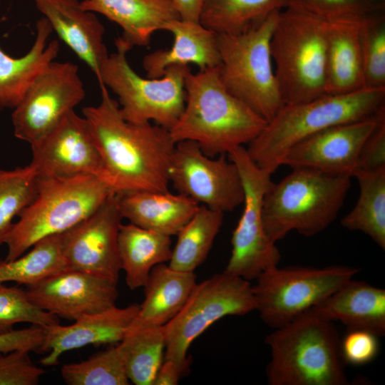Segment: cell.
<instances>
[{"label":"cell","mask_w":385,"mask_h":385,"mask_svg":"<svg viewBox=\"0 0 385 385\" xmlns=\"http://www.w3.org/2000/svg\"><path fill=\"white\" fill-rule=\"evenodd\" d=\"M101 102L83 108L100 154L106 180L118 193L168 191V170L175 143L169 130L150 122L123 119L118 103L100 85Z\"/></svg>","instance_id":"cell-1"},{"label":"cell","mask_w":385,"mask_h":385,"mask_svg":"<svg viewBox=\"0 0 385 385\" xmlns=\"http://www.w3.org/2000/svg\"><path fill=\"white\" fill-rule=\"evenodd\" d=\"M361 21H326L327 94L349 93L365 88L359 45Z\"/></svg>","instance_id":"cell-26"},{"label":"cell","mask_w":385,"mask_h":385,"mask_svg":"<svg viewBox=\"0 0 385 385\" xmlns=\"http://www.w3.org/2000/svg\"><path fill=\"white\" fill-rule=\"evenodd\" d=\"M288 2L289 0H204L200 23L216 34H239L282 10Z\"/></svg>","instance_id":"cell-31"},{"label":"cell","mask_w":385,"mask_h":385,"mask_svg":"<svg viewBox=\"0 0 385 385\" xmlns=\"http://www.w3.org/2000/svg\"><path fill=\"white\" fill-rule=\"evenodd\" d=\"M80 6L120 26L123 33L118 38L129 50L148 46L167 22L180 19L173 0H83Z\"/></svg>","instance_id":"cell-22"},{"label":"cell","mask_w":385,"mask_h":385,"mask_svg":"<svg viewBox=\"0 0 385 385\" xmlns=\"http://www.w3.org/2000/svg\"><path fill=\"white\" fill-rule=\"evenodd\" d=\"M185 90L184 110L169 130L175 143L191 140L207 156L227 155L247 145L267 124L227 90L218 66L188 71Z\"/></svg>","instance_id":"cell-2"},{"label":"cell","mask_w":385,"mask_h":385,"mask_svg":"<svg viewBox=\"0 0 385 385\" xmlns=\"http://www.w3.org/2000/svg\"><path fill=\"white\" fill-rule=\"evenodd\" d=\"M46 335V328L32 325L0 334V352L24 350L43 353Z\"/></svg>","instance_id":"cell-41"},{"label":"cell","mask_w":385,"mask_h":385,"mask_svg":"<svg viewBox=\"0 0 385 385\" xmlns=\"http://www.w3.org/2000/svg\"><path fill=\"white\" fill-rule=\"evenodd\" d=\"M224 212L200 205L197 211L178 232L169 266L194 272L205 260L223 222Z\"/></svg>","instance_id":"cell-32"},{"label":"cell","mask_w":385,"mask_h":385,"mask_svg":"<svg viewBox=\"0 0 385 385\" xmlns=\"http://www.w3.org/2000/svg\"><path fill=\"white\" fill-rule=\"evenodd\" d=\"M163 30L173 34V43L169 49L157 50L143 58L148 78H160L168 67L175 65L194 63L199 70L220 66L217 34L200 23L173 20Z\"/></svg>","instance_id":"cell-23"},{"label":"cell","mask_w":385,"mask_h":385,"mask_svg":"<svg viewBox=\"0 0 385 385\" xmlns=\"http://www.w3.org/2000/svg\"><path fill=\"white\" fill-rule=\"evenodd\" d=\"M29 323L44 328L59 324L58 317L34 304L26 289L18 284H0V334L14 330L18 323Z\"/></svg>","instance_id":"cell-37"},{"label":"cell","mask_w":385,"mask_h":385,"mask_svg":"<svg viewBox=\"0 0 385 385\" xmlns=\"http://www.w3.org/2000/svg\"><path fill=\"white\" fill-rule=\"evenodd\" d=\"M379 337L365 330H348L340 342L341 355L344 364L364 365L376 356Z\"/></svg>","instance_id":"cell-40"},{"label":"cell","mask_w":385,"mask_h":385,"mask_svg":"<svg viewBox=\"0 0 385 385\" xmlns=\"http://www.w3.org/2000/svg\"><path fill=\"white\" fill-rule=\"evenodd\" d=\"M116 51L109 54L97 79L118 97L120 113L132 123L154 121L170 130L182 114L185 103V80L188 66H171L160 78H143L126 58L130 50L118 37Z\"/></svg>","instance_id":"cell-9"},{"label":"cell","mask_w":385,"mask_h":385,"mask_svg":"<svg viewBox=\"0 0 385 385\" xmlns=\"http://www.w3.org/2000/svg\"><path fill=\"white\" fill-rule=\"evenodd\" d=\"M61 374L68 385L130 384L117 344H112L86 360L63 365Z\"/></svg>","instance_id":"cell-35"},{"label":"cell","mask_w":385,"mask_h":385,"mask_svg":"<svg viewBox=\"0 0 385 385\" xmlns=\"http://www.w3.org/2000/svg\"><path fill=\"white\" fill-rule=\"evenodd\" d=\"M359 195L353 209L342 220L341 225L351 231L368 235L385 249V166L370 170H356Z\"/></svg>","instance_id":"cell-30"},{"label":"cell","mask_w":385,"mask_h":385,"mask_svg":"<svg viewBox=\"0 0 385 385\" xmlns=\"http://www.w3.org/2000/svg\"><path fill=\"white\" fill-rule=\"evenodd\" d=\"M204 0H173L176 10L183 21L200 23Z\"/></svg>","instance_id":"cell-44"},{"label":"cell","mask_w":385,"mask_h":385,"mask_svg":"<svg viewBox=\"0 0 385 385\" xmlns=\"http://www.w3.org/2000/svg\"><path fill=\"white\" fill-rule=\"evenodd\" d=\"M34 42L23 56L13 58L0 47V111L14 109L36 78L57 57L59 41L48 43L53 32L48 21L42 17L36 25Z\"/></svg>","instance_id":"cell-25"},{"label":"cell","mask_w":385,"mask_h":385,"mask_svg":"<svg viewBox=\"0 0 385 385\" xmlns=\"http://www.w3.org/2000/svg\"><path fill=\"white\" fill-rule=\"evenodd\" d=\"M364 87L385 88V16L383 11L364 19L359 26Z\"/></svg>","instance_id":"cell-36"},{"label":"cell","mask_w":385,"mask_h":385,"mask_svg":"<svg viewBox=\"0 0 385 385\" xmlns=\"http://www.w3.org/2000/svg\"><path fill=\"white\" fill-rule=\"evenodd\" d=\"M123 218L139 227L169 236L177 235L197 211L190 197L168 191L138 190L120 193Z\"/></svg>","instance_id":"cell-24"},{"label":"cell","mask_w":385,"mask_h":385,"mask_svg":"<svg viewBox=\"0 0 385 385\" xmlns=\"http://www.w3.org/2000/svg\"><path fill=\"white\" fill-rule=\"evenodd\" d=\"M31 147L32 160L29 165L38 178L91 175L108 184L86 120L74 110Z\"/></svg>","instance_id":"cell-16"},{"label":"cell","mask_w":385,"mask_h":385,"mask_svg":"<svg viewBox=\"0 0 385 385\" xmlns=\"http://www.w3.org/2000/svg\"><path fill=\"white\" fill-rule=\"evenodd\" d=\"M85 96L78 66L68 61H52L14 108L15 137L31 145L56 125Z\"/></svg>","instance_id":"cell-14"},{"label":"cell","mask_w":385,"mask_h":385,"mask_svg":"<svg viewBox=\"0 0 385 385\" xmlns=\"http://www.w3.org/2000/svg\"><path fill=\"white\" fill-rule=\"evenodd\" d=\"M384 119L385 111L374 117L316 133L294 145L284 155L282 165L351 178L365 141Z\"/></svg>","instance_id":"cell-17"},{"label":"cell","mask_w":385,"mask_h":385,"mask_svg":"<svg viewBox=\"0 0 385 385\" xmlns=\"http://www.w3.org/2000/svg\"><path fill=\"white\" fill-rule=\"evenodd\" d=\"M237 167L244 190V208L232 235V252L224 272L247 281L278 266L281 255L267 237L262 220L265 194L272 183L270 173L259 168L244 146L227 154Z\"/></svg>","instance_id":"cell-12"},{"label":"cell","mask_w":385,"mask_h":385,"mask_svg":"<svg viewBox=\"0 0 385 385\" xmlns=\"http://www.w3.org/2000/svg\"><path fill=\"white\" fill-rule=\"evenodd\" d=\"M120 193L113 192L93 212L61 233L68 268L118 282L121 265L118 232L123 219Z\"/></svg>","instance_id":"cell-15"},{"label":"cell","mask_w":385,"mask_h":385,"mask_svg":"<svg viewBox=\"0 0 385 385\" xmlns=\"http://www.w3.org/2000/svg\"><path fill=\"white\" fill-rule=\"evenodd\" d=\"M333 322L309 309L265 338L269 385H346L344 362Z\"/></svg>","instance_id":"cell-4"},{"label":"cell","mask_w":385,"mask_h":385,"mask_svg":"<svg viewBox=\"0 0 385 385\" xmlns=\"http://www.w3.org/2000/svg\"><path fill=\"white\" fill-rule=\"evenodd\" d=\"M256 309L250 281L225 272L196 284L180 312L164 325V359L190 366L188 351L209 327L224 317L242 316Z\"/></svg>","instance_id":"cell-11"},{"label":"cell","mask_w":385,"mask_h":385,"mask_svg":"<svg viewBox=\"0 0 385 385\" xmlns=\"http://www.w3.org/2000/svg\"><path fill=\"white\" fill-rule=\"evenodd\" d=\"M350 186L349 177L307 168H294L272 182L262 210L268 238L276 243L291 231L305 237L320 233L337 218Z\"/></svg>","instance_id":"cell-5"},{"label":"cell","mask_w":385,"mask_h":385,"mask_svg":"<svg viewBox=\"0 0 385 385\" xmlns=\"http://www.w3.org/2000/svg\"><path fill=\"white\" fill-rule=\"evenodd\" d=\"M317 314L344 324L348 330L385 334V290L354 278L312 307Z\"/></svg>","instance_id":"cell-21"},{"label":"cell","mask_w":385,"mask_h":385,"mask_svg":"<svg viewBox=\"0 0 385 385\" xmlns=\"http://www.w3.org/2000/svg\"><path fill=\"white\" fill-rule=\"evenodd\" d=\"M139 304L116 306L107 310L83 316L70 325L60 324L46 328V335L40 363L56 366L65 352L87 345L114 344L120 342L136 317Z\"/></svg>","instance_id":"cell-19"},{"label":"cell","mask_w":385,"mask_h":385,"mask_svg":"<svg viewBox=\"0 0 385 385\" xmlns=\"http://www.w3.org/2000/svg\"><path fill=\"white\" fill-rule=\"evenodd\" d=\"M359 271L345 265L277 266L260 274L252 285L255 310L269 327H282L323 301Z\"/></svg>","instance_id":"cell-10"},{"label":"cell","mask_w":385,"mask_h":385,"mask_svg":"<svg viewBox=\"0 0 385 385\" xmlns=\"http://www.w3.org/2000/svg\"><path fill=\"white\" fill-rule=\"evenodd\" d=\"M117 284L108 278L68 268L26 287V292L41 309L76 321L115 307Z\"/></svg>","instance_id":"cell-18"},{"label":"cell","mask_w":385,"mask_h":385,"mask_svg":"<svg viewBox=\"0 0 385 385\" xmlns=\"http://www.w3.org/2000/svg\"><path fill=\"white\" fill-rule=\"evenodd\" d=\"M385 111V88L323 96L284 104L245 148L251 160L272 174L287 152L302 140L327 128L374 117Z\"/></svg>","instance_id":"cell-3"},{"label":"cell","mask_w":385,"mask_h":385,"mask_svg":"<svg viewBox=\"0 0 385 385\" xmlns=\"http://www.w3.org/2000/svg\"><path fill=\"white\" fill-rule=\"evenodd\" d=\"M118 242L121 270L131 290L143 287L152 269L171 257L170 236L130 222L121 224Z\"/></svg>","instance_id":"cell-28"},{"label":"cell","mask_w":385,"mask_h":385,"mask_svg":"<svg viewBox=\"0 0 385 385\" xmlns=\"http://www.w3.org/2000/svg\"><path fill=\"white\" fill-rule=\"evenodd\" d=\"M190 366L170 359H164L154 379L153 385H176L189 371Z\"/></svg>","instance_id":"cell-43"},{"label":"cell","mask_w":385,"mask_h":385,"mask_svg":"<svg viewBox=\"0 0 385 385\" xmlns=\"http://www.w3.org/2000/svg\"><path fill=\"white\" fill-rule=\"evenodd\" d=\"M37 180L30 165L11 170L0 169V245L5 244L14 217L35 198Z\"/></svg>","instance_id":"cell-34"},{"label":"cell","mask_w":385,"mask_h":385,"mask_svg":"<svg viewBox=\"0 0 385 385\" xmlns=\"http://www.w3.org/2000/svg\"><path fill=\"white\" fill-rule=\"evenodd\" d=\"M168 176L178 193L210 209L232 211L243 202V186L236 165L224 154L217 158L206 155L194 141L175 143Z\"/></svg>","instance_id":"cell-13"},{"label":"cell","mask_w":385,"mask_h":385,"mask_svg":"<svg viewBox=\"0 0 385 385\" xmlns=\"http://www.w3.org/2000/svg\"><path fill=\"white\" fill-rule=\"evenodd\" d=\"M113 192L105 181L91 175L38 178L35 198L18 215L6 238L5 260H15L41 239L69 230Z\"/></svg>","instance_id":"cell-7"},{"label":"cell","mask_w":385,"mask_h":385,"mask_svg":"<svg viewBox=\"0 0 385 385\" xmlns=\"http://www.w3.org/2000/svg\"><path fill=\"white\" fill-rule=\"evenodd\" d=\"M307 11L327 22L361 21L381 12L384 0H289L288 5Z\"/></svg>","instance_id":"cell-38"},{"label":"cell","mask_w":385,"mask_h":385,"mask_svg":"<svg viewBox=\"0 0 385 385\" xmlns=\"http://www.w3.org/2000/svg\"><path fill=\"white\" fill-rule=\"evenodd\" d=\"M117 346L129 381L153 385L165 357L164 326H147L134 319Z\"/></svg>","instance_id":"cell-29"},{"label":"cell","mask_w":385,"mask_h":385,"mask_svg":"<svg viewBox=\"0 0 385 385\" xmlns=\"http://www.w3.org/2000/svg\"><path fill=\"white\" fill-rule=\"evenodd\" d=\"M53 31L91 68L96 78L108 58L105 28L95 13L83 10L78 0H32Z\"/></svg>","instance_id":"cell-20"},{"label":"cell","mask_w":385,"mask_h":385,"mask_svg":"<svg viewBox=\"0 0 385 385\" xmlns=\"http://www.w3.org/2000/svg\"><path fill=\"white\" fill-rule=\"evenodd\" d=\"M279 11L246 31L217 34L222 83L231 94L267 123L284 106L270 51L272 34Z\"/></svg>","instance_id":"cell-8"},{"label":"cell","mask_w":385,"mask_h":385,"mask_svg":"<svg viewBox=\"0 0 385 385\" xmlns=\"http://www.w3.org/2000/svg\"><path fill=\"white\" fill-rule=\"evenodd\" d=\"M384 166H385V119L377 125L365 141L359 155L356 171L375 170Z\"/></svg>","instance_id":"cell-42"},{"label":"cell","mask_w":385,"mask_h":385,"mask_svg":"<svg viewBox=\"0 0 385 385\" xmlns=\"http://www.w3.org/2000/svg\"><path fill=\"white\" fill-rule=\"evenodd\" d=\"M196 284L194 272L176 270L164 263L155 265L143 286L145 297L135 320L164 326L183 309Z\"/></svg>","instance_id":"cell-27"},{"label":"cell","mask_w":385,"mask_h":385,"mask_svg":"<svg viewBox=\"0 0 385 385\" xmlns=\"http://www.w3.org/2000/svg\"><path fill=\"white\" fill-rule=\"evenodd\" d=\"M24 350L0 352V385H36L45 370Z\"/></svg>","instance_id":"cell-39"},{"label":"cell","mask_w":385,"mask_h":385,"mask_svg":"<svg viewBox=\"0 0 385 385\" xmlns=\"http://www.w3.org/2000/svg\"><path fill=\"white\" fill-rule=\"evenodd\" d=\"M68 269L61 233L41 239L31 250L13 260H0V284L9 282L26 287Z\"/></svg>","instance_id":"cell-33"},{"label":"cell","mask_w":385,"mask_h":385,"mask_svg":"<svg viewBox=\"0 0 385 385\" xmlns=\"http://www.w3.org/2000/svg\"><path fill=\"white\" fill-rule=\"evenodd\" d=\"M326 29L325 21L294 6L279 12L270 51L284 104L327 95Z\"/></svg>","instance_id":"cell-6"}]
</instances>
